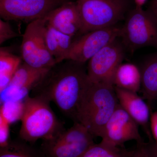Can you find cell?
Masks as SVG:
<instances>
[{
  "label": "cell",
  "mask_w": 157,
  "mask_h": 157,
  "mask_svg": "<svg viewBox=\"0 0 157 157\" xmlns=\"http://www.w3.org/2000/svg\"><path fill=\"white\" fill-rule=\"evenodd\" d=\"M114 89L120 105L141 127L149 140H153L150 127L151 114L148 104L137 93Z\"/></svg>",
  "instance_id": "obj_14"
},
{
  "label": "cell",
  "mask_w": 157,
  "mask_h": 157,
  "mask_svg": "<svg viewBox=\"0 0 157 157\" xmlns=\"http://www.w3.org/2000/svg\"><path fill=\"white\" fill-rule=\"evenodd\" d=\"M121 27L117 25L95 30L76 38L63 61L85 63L102 48L119 38Z\"/></svg>",
  "instance_id": "obj_9"
},
{
  "label": "cell",
  "mask_w": 157,
  "mask_h": 157,
  "mask_svg": "<svg viewBox=\"0 0 157 157\" xmlns=\"http://www.w3.org/2000/svg\"><path fill=\"white\" fill-rule=\"evenodd\" d=\"M0 157H45L42 151L32 147L20 140H10L6 146L0 147Z\"/></svg>",
  "instance_id": "obj_19"
},
{
  "label": "cell",
  "mask_w": 157,
  "mask_h": 157,
  "mask_svg": "<svg viewBox=\"0 0 157 157\" xmlns=\"http://www.w3.org/2000/svg\"><path fill=\"white\" fill-rule=\"evenodd\" d=\"M144 145L151 157H157V143L154 140H149L148 143H144Z\"/></svg>",
  "instance_id": "obj_25"
},
{
  "label": "cell",
  "mask_w": 157,
  "mask_h": 157,
  "mask_svg": "<svg viewBox=\"0 0 157 157\" xmlns=\"http://www.w3.org/2000/svg\"><path fill=\"white\" fill-rule=\"evenodd\" d=\"M132 157H151L144 147V142L137 144V148L133 151Z\"/></svg>",
  "instance_id": "obj_24"
},
{
  "label": "cell",
  "mask_w": 157,
  "mask_h": 157,
  "mask_svg": "<svg viewBox=\"0 0 157 157\" xmlns=\"http://www.w3.org/2000/svg\"><path fill=\"white\" fill-rule=\"evenodd\" d=\"M150 127L153 139L157 143V111L151 115Z\"/></svg>",
  "instance_id": "obj_23"
},
{
  "label": "cell",
  "mask_w": 157,
  "mask_h": 157,
  "mask_svg": "<svg viewBox=\"0 0 157 157\" xmlns=\"http://www.w3.org/2000/svg\"><path fill=\"white\" fill-rule=\"evenodd\" d=\"M82 35L117 25L130 10V0H76Z\"/></svg>",
  "instance_id": "obj_4"
},
{
  "label": "cell",
  "mask_w": 157,
  "mask_h": 157,
  "mask_svg": "<svg viewBox=\"0 0 157 157\" xmlns=\"http://www.w3.org/2000/svg\"><path fill=\"white\" fill-rule=\"evenodd\" d=\"M76 38L61 33L47 23L45 42L48 51L55 59L56 64L63 61Z\"/></svg>",
  "instance_id": "obj_15"
},
{
  "label": "cell",
  "mask_w": 157,
  "mask_h": 157,
  "mask_svg": "<svg viewBox=\"0 0 157 157\" xmlns=\"http://www.w3.org/2000/svg\"><path fill=\"white\" fill-rule=\"evenodd\" d=\"M119 38L131 52L147 46L157 49V23L148 10L135 6L128 12Z\"/></svg>",
  "instance_id": "obj_5"
},
{
  "label": "cell",
  "mask_w": 157,
  "mask_h": 157,
  "mask_svg": "<svg viewBox=\"0 0 157 157\" xmlns=\"http://www.w3.org/2000/svg\"><path fill=\"white\" fill-rule=\"evenodd\" d=\"M71 0H3L0 15L4 20L31 22L44 18L51 11Z\"/></svg>",
  "instance_id": "obj_8"
},
{
  "label": "cell",
  "mask_w": 157,
  "mask_h": 157,
  "mask_svg": "<svg viewBox=\"0 0 157 157\" xmlns=\"http://www.w3.org/2000/svg\"><path fill=\"white\" fill-rule=\"evenodd\" d=\"M113 84L114 87L137 93L141 87L140 70L133 64H121L113 75Z\"/></svg>",
  "instance_id": "obj_16"
},
{
  "label": "cell",
  "mask_w": 157,
  "mask_h": 157,
  "mask_svg": "<svg viewBox=\"0 0 157 157\" xmlns=\"http://www.w3.org/2000/svg\"><path fill=\"white\" fill-rule=\"evenodd\" d=\"M135 6L142 8L147 0H134Z\"/></svg>",
  "instance_id": "obj_27"
},
{
  "label": "cell",
  "mask_w": 157,
  "mask_h": 157,
  "mask_svg": "<svg viewBox=\"0 0 157 157\" xmlns=\"http://www.w3.org/2000/svg\"><path fill=\"white\" fill-rule=\"evenodd\" d=\"M46 17L30 22L23 35L21 58L27 64L37 69H50L56 64L48 51L45 40Z\"/></svg>",
  "instance_id": "obj_7"
},
{
  "label": "cell",
  "mask_w": 157,
  "mask_h": 157,
  "mask_svg": "<svg viewBox=\"0 0 157 157\" xmlns=\"http://www.w3.org/2000/svg\"><path fill=\"white\" fill-rule=\"evenodd\" d=\"M45 17L47 23L61 33L75 38L81 36V17L76 1L66 2Z\"/></svg>",
  "instance_id": "obj_13"
},
{
  "label": "cell",
  "mask_w": 157,
  "mask_h": 157,
  "mask_svg": "<svg viewBox=\"0 0 157 157\" xmlns=\"http://www.w3.org/2000/svg\"><path fill=\"white\" fill-rule=\"evenodd\" d=\"M94 138L86 127L76 122L69 128L43 140L40 149L45 157H80L95 144Z\"/></svg>",
  "instance_id": "obj_6"
},
{
  "label": "cell",
  "mask_w": 157,
  "mask_h": 157,
  "mask_svg": "<svg viewBox=\"0 0 157 157\" xmlns=\"http://www.w3.org/2000/svg\"><path fill=\"white\" fill-rule=\"evenodd\" d=\"M118 104L113 84L92 83L78 107L76 122L82 124L94 137H101Z\"/></svg>",
  "instance_id": "obj_2"
},
{
  "label": "cell",
  "mask_w": 157,
  "mask_h": 157,
  "mask_svg": "<svg viewBox=\"0 0 157 157\" xmlns=\"http://www.w3.org/2000/svg\"><path fill=\"white\" fill-rule=\"evenodd\" d=\"M137 123L119 104L107 122L101 137L102 142L116 147H123L126 142H143Z\"/></svg>",
  "instance_id": "obj_11"
},
{
  "label": "cell",
  "mask_w": 157,
  "mask_h": 157,
  "mask_svg": "<svg viewBox=\"0 0 157 157\" xmlns=\"http://www.w3.org/2000/svg\"><path fill=\"white\" fill-rule=\"evenodd\" d=\"M118 38L102 48L89 60L87 74L92 83L113 84L114 73L124 57V47Z\"/></svg>",
  "instance_id": "obj_10"
},
{
  "label": "cell",
  "mask_w": 157,
  "mask_h": 157,
  "mask_svg": "<svg viewBox=\"0 0 157 157\" xmlns=\"http://www.w3.org/2000/svg\"><path fill=\"white\" fill-rule=\"evenodd\" d=\"M133 151L123 147H116L101 141L94 144L80 157H132Z\"/></svg>",
  "instance_id": "obj_20"
},
{
  "label": "cell",
  "mask_w": 157,
  "mask_h": 157,
  "mask_svg": "<svg viewBox=\"0 0 157 157\" xmlns=\"http://www.w3.org/2000/svg\"><path fill=\"white\" fill-rule=\"evenodd\" d=\"M20 118V138L26 142L49 139L65 129L51 108L50 102L40 97L29 94L23 99Z\"/></svg>",
  "instance_id": "obj_3"
},
{
  "label": "cell",
  "mask_w": 157,
  "mask_h": 157,
  "mask_svg": "<svg viewBox=\"0 0 157 157\" xmlns=\"http://www.w3.org/2000/svg\"><path fill=\"white\" fill-rule=\"evenodd\" d=\"M19 36L12 29L10 24L7 21L0 20V44L2 45L7 40Z\"/></svg>",
  "instance_id": "obj_22"
},
{
  "label": "cell",
  "mask_w": 157,
  "mask_h": 157,
  "mask_svg": "<svg viewBox=\"0 0 157 157\" xmlns=\"http://www.w3.org/2000/svg\"><path fill=\"white\" fill-rule=\"evenodd\" d=\"M19 57L3 48L0 49V93L9 85L11 78L21 63Z\"/></svg>",
  "instance_id": "obj_18"
},
{
  "label": "cell",
  "mask_w": 157,
  "mask_h": 157,
  "mask_svg": "<svg viewBox=\"0 0 157 157\" xmlns=\"http://www.w3.org/2000/svg\"><path fill=\"white\" fill-rule=\"evenodd\" d=\"M85 63L66 60L52 67L32 90V96L56 104L67 117L77 121L83 97L92 82Z\"/></svg>",
  "instance_id": "obj_1"
},
{
  "label": "cell",
  "mask_w": 157,
  "mask_h": 157,
  "mask_svg": "<svg viewBox=\"0 0 157 157\" xmlns=\"http://www.w3.org/2000/svg\"><path fill=\"white\" fill-rule=\"evenodd\" d=\"M140 71L144 97L151 103L157 99V52L146 59Z\"/></svg>",
  "instance_id": "obj_17"
},
{
  "label": "cell",
  "mask_w": 157,
  "mask_h": 157,
  "mask_svg": "<svg viewBox=\"0 0 157 157\" xmlns=\"http://www.w3.org/2000/svg\"><path fill=\"white\" fill-rule=\"evenodd\" d=\"M50 69H37L24 62L21 64L9 85L1 93V101H17L24 99Z\"/></svg>",
  "instance_id": "obj_12"
},
{
  "label": "cell",
  "mask_w": 157,
  "mask_h": 157,
  "mask_svg": "<svg viewBox=\"0 0 157 157\" xmlns=\"http://www.w3.org/2000/svg\"><path fill=\"white\" fill-rule=\"evenodd\" d=\"M1 139L0 147L6 146L11 140L9 137V121L4 113L2 106L1 108Z\"/></svg>",
  "instance_id": "obj_21"
},
{
  "label": "cell",
  "mask_w": 157,
  "mask_h": 157,
  "mask_svg": "<svg viewBox=\"0 0 157 157\" xmlns=\"http://www.w3.org/2000/svg\"><path fill=\"white\" fill-rule=\"evenodd\" d=\"M3 1V0H0V2H1V1Z\"/></svg>",
  "instance_id": "obj_28"
},
{
  "label": "cell",
  "mask_w": 157,
  "mask_h": 157,
  "mask_svg": "<svg viewBox=\"0 0 157 157\" xmlns=\"http://www.w3.org/2000/svg\"><path fill=\"white\" fill-rule=\"evenodd\" d=\"M147 10L157 23V0H152Z\"/></svg>",
  "instance_id": "obj_26"
}]
</instances>
